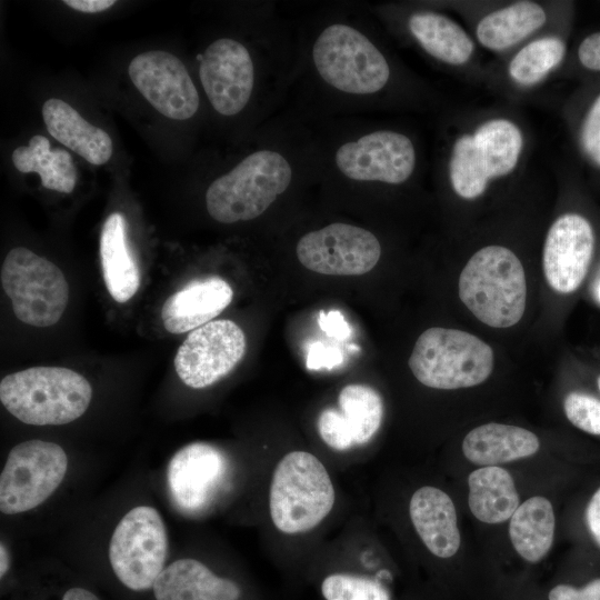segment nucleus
<instances>
[{
	"label": "nucleus",
	"mask_w": 600,
	"mask_h": 600,
	"mask_svg": "<svg viewBox=\"0 0 600 600\" xmlns=\"http://www.w3.org/2000/svg\"><path fill=\"white\" fill-rule=\"evenodd\" d=\"M298 62L287 111L304 122L363 117L388 89L392 67L356 4L327 7L296 27Z\"/></svg>",
	"instance_id": "nucleus-1"
},
{
	"label": "nucleus",
	"mask_w": 600,
	"mask_h": 600,
	"mask_svg": "<svg viewBox=\"0 0 600 600\" xmlns=\"http://www.w3.org/2000/svg\"><path fill=\"white\" fill-rule=\"evenodd\" d=\"M259 59L263 58H258L244 42L232 37L217 38L200 54L201 87L219 116L233 118L244 112L254 101L259 88L280 107L288 99L298 52L261 63Z\"/></svg>",
	"instance_id": "nucleus-2"
},
{
	"label": "nucleus",
	"mask_w": 600,
	"mask_h": 600,
	"mask_svg": "<svg viewBox=\"0 0 600 600\" xmlns=\"http://www.w3.org/2000/svg\"><path fill=\"white\" fill-rule=\"evenodd\" d=\"M92 398L89 381L74 370L33 367L1 379L0 401L13 417L32 426H59L74 421Z\"/></svg>",
	"instance_id": "nucleus-3"
},
{
	"label": "nucleus",
	"mask_w": 600,
	"mask_h": 600,
	"mask_svg": "<svg viewBox=\"0 0 600 600\" xmlns=\"http://www.w3.org/2000/svg\"><path fill=\"white\" fill-rule=\"evenodd\" d=\"M459 297L484 324L509 328L523 316L527 283L523 267L508 248L488 246L461 271Z\"/></svg>",
	"instance_id": "nucleus-4"
},
{
	"label": "nucleus",
	"mask_w": 600,
	"mask_h": 600,
	"mask_svg": "<svg viewBox=\"0 0 600 600\" xmlns=\"http://www.w3.org/2000/svg\"><path fill=\"white\" fill-rule=\"evenodd\" d=\"M334 488L328 470L312 453L296 450L277 463L269 490L274 527L286 534L316 528L332 510Z\"/></svg>",
	"instance_id": "nucleus-5"
},
{
	"label": "nucleus",
	"mask_w": 600,
	"mask_h": 600,
	"mask_svg": "<svg viewBox=\"0 0 600 600\" xmlns=\"http://www.w3.org/2000/svg\"><path fill=\"white\" fill-rule=\"evenodd\" d=\"M408 363L417 380L427 387L468 388L488 379L493 351L469 332L433 327L420 334Z\"/></svg>",
	"instance_id": "nucleus-6"
},
{
	"label": "nucleus",
	"mask_w": 600,
	"mask_h": 600,
	"mask_svg": "<svg viewBox=\"0 0 600 600\" xmlns=\"http://www.w3.org/2000/svg\"><path fill=\"white\" fill-rule=\"evenodd\" d=\"M0 278L20 321L42 328L56 324L62 317L69 286L53 262L24 247H16L4 258Z\"/></svg>",
	"instance_id": "nucleus-7"
},
{
	"label": "nucleus",
	"mask_w": 600,
	"mask_h": 600,
	"mask_svg": "<svg viewBox=\"0 0 600 600\" xmlns=\"http://www.w3.org/2000/svg\"><path fill=\"white\" fill-rule=\"evenodd\" d=\"M168 538L160 513L138 506L114 528L109 542V561L117 578L129 589L153 588L167 558Z\"/></svg>",
	"instance_id": "nucleus-8"
},
{
	"label": "nucleus",
	"mask_w": 600,
	"mask_h": 600,
	"mask_svg": "<svg viewBox=\"0 0 600 600\" xmlns=\"http://www.w3.org/2000/svg\"><path fill=\"white\" fill-rule=\"evenodd\" d=\"M68 457L57 443L28 440L14 446L0 476V510L27 512L43 503L60 486Z\"/></svg>",
	"instance_id": "nucleus-9"
},
{
	"label": "nucleus",
	"mask_w": 600,
	"mask_h": 600,
	"mask_svg": "<svg viewBox=\"0 0 600 600\" xmlns=\"http://www.w3.org/2000/svg\"><path fill=\"white\" fill-rule=\"evenodd\" d=\"M296 254L304 268L317 273L360 276L376 267L381 244L370 230L334 221L302 234Z\"/></svg>",
	"instance_id": "nucleus-10"
},
{
	"label": "nucleus",
	"mask_w": 600,
	"mask_h": 600,
	"mask_svg": "<svg viewBox=\"0 0 600 600\" xmlns=\"http://www.w3.org/2000/svg\"><path fill=\"white\" fill-rule=\"evenodd\" d=\"M246 349L244 332L236 322L210 321L190 331L176 353L174 368L186 386L207 388L230 373Z\"/></svg>",
	"instance_id": "nucleus-11"
},
{
	"label": "nucleus",
	"mask_w": 600,
	"mask_h": 600,
	"mask_svg": "<svg viewBox=\"0 0 600 600\" xmlns=\"http://www.w3.org/2000/svg\"><path fill=\"white\" fill-rule=\"evenodd\" d=\"M128 73L143 98L164 117L188 120L198 112L199 91L177 56L164 50L144 51L130 61Z\"/></svg>",
	"instance_id": "nucleus-12"
},
{
	"label": "nucleus",
	"mask_w": 600,
	"mask_h": 600,
	"mask_svg": "<svg viewBox=\"0 0 600 600\" xmlns=\"http://www.w3.org/2000/svg\"><path fill=\"white\" fill-rule=\"evenodd\" d=\"M227 457L212 444L193 442L170 460L168 487L176 507L184 514H200L216 500L228 477Z\"/></svg>",
	"instance_id": "nucleus-13"
},
{
	"label": "nucleus",
	"mask_w": 600,
	"mask_h": 600,
	"mask_svg": "<svg viewBox=\"0 0 600 600\" xmlns=\"http://www.w3.org/2000/svg\"><path fill=\"white\" fill-rule=\"evenodd\" d=\"M594 247L589 221L567 213L550 227L543 248V271L549 286L560 293H570L582 283Z\"/></svg>",
	"instance_id": "nucleus-14"
},
{
	"label": "nucleus",
	"mask_w": 600,
	"mask_h": 600,
	"mask_svg": "<svg viewBox=\"0 0 600 600\" xmlns=\"http://www.w3.org/2000/svg\"><path fill=\"white\" fill-rule=\"evenodd\" d=\"M338 403L339 410L328 408L319 414L317 428L323 442L343 451L370 441L383 418L378 391L367 384H348L341 389Z\"/></svg>",
	"instance_id": "nucleus-15"
},
{
	"label": "nucleus",
	"mask_w": 600,
	"mask_h": 600,
	"mask_svg": "<svg viewBox=\"0 0 600 600\" xmlns=\"http://www.w3.org/2000/svg\"><path fill=\"white\" fill-rule=\"evenodd\" d=\"M232 298V288L220 277L193 280L163 303V327L174 334L192 331L219 316Z\"/></svg>",
	"instance_id": "nucleus-16"
},
{
	"label": "nucleus",
	"mask_w": 600,
	"mask_h": 600,
	"mask_svg": "<svg viewBox=\"0 0 600 600\" xmlns=\"http://www.w3.org/2000/svg\"><path fill=\"white\" fill-rule=\"evenodd\" d=\"M409 513L424 546L439 558L454 556L460 547L457 512L450 497L434 487H422L411 497Z\"/></svg>",
	"instance_id": "nucleus-17"
},
{
	"label": "nucleus",
	"mask_w": 600,
	"mask_h": 600,
	"mask_svg": "<svg viewBox=\"0 0 600 600\" xmlns=\"http://www.w3.org/2000/svg\"><path fill=\"white\" fill-rule=\"evenodd\" d=\"M157 600H239V586L214 574L194 559H179L166 567L153 584Z\"/></svg>",
	"instance_id": "nucleus-18"
},
{
	"label": "nucleus",
	"mask_w": 600,
	"mask_h": 600,
	"mask_svg": "<svg viewBox=\"0 0 600 600\" xmlns=\"http://www.w3.org/2000/svg\"><path fill=\"white\" fill-rule=\"evenodd\" d=\"M42 118L56 140L89 163L101 166L111 158L113 144L110 136L89 123L68 102L58 98L47 100L42 106Z\"/></svg>",
	"instance_id": "nucleus-19"
},
{
	"label": "nucleus",
	"mask_w": 600,
	"mask_h": 600,
	"mask_svg": "<svg viewBox=\"0 0 600 600\" xmlns=\"http://www.w3.org/2000/svg\"><path fill=\"white\" fill-rule=\"evenodd\" d=\"M102 276L110 296L120 303L130 300L140 287V270L127 241V222L121 212H112L100 236Z\"/></svg>",
	"instance_id": "nucleus-20"
},
{
	"label": "nucleus",
	"mask_w": 600,
	"mask_h": 600,
	"mask_svg": "<svg viewBox=\"0 0 600 600\" xmlns=\"http://www.w3.org/2000/svg\"><path fill=\"white\" fill-rule=\"evenodd\" d=\"M461 139L487 180L508 174L516 167L522 149L519 128L504 119L488 121L472 136L464 134Z\"/></svg>",
	"instance_id": "nucleus-21"
},
{
	"label": "nucleus",
	"mask_w": 600,
	"mask_h": 600,
	"mask_svg": "<svg viewBox=\"0 0 600 600\" xmlns=\"http://www.w3.org/2000/svg\"><path fill=\"white\" fill-rule=\"evenodd\" d=\"M538 437L523 428L486 423L472 429L463 439L462 451L472 463L490 467L534 454Z\"/></svg>",
	"instance_id": "nucleus-22"
},
{
	"label": "nucleus",
	"mask_w": 600,
	"mask_h": 600,
	"mask_svg": "<svg viewBox=\"0 0 600 600\" xmlns=\"http://www.w3.org/2000/svg\"><path fill=\"white\" fill-rule=\"evenodd\" d=\"M407 29L426 53L441 62L462 64L472 54L473 42L466 31L441 13L412 12L408 17Z\"/></svg>",
	"instance_id": "nucleus-23"
},
{
	"label": "nucleus",
	"mask_w": 600,
	"mask_h": 600,
	"mask_svg": "<svg viewBox=\"0 0 600 600\" xmlns=\"http://www.w3.org/2000/svg\"><path fill=\"white\" fill-rule=\"evenodd\" d=\"M468 483L470 510L482 522L506 521L519 507L513 479L503 468L490 466L474 470Z\"/></svg>",
	"instance_id": "nucleus-24"
},
{
	"label": "nucleus",
	"mask_w": 600,
	"mask_h": 600,
	"mask_svg": "<svg viewBox=\"0 0 600 600\" xmlns=\"http://www.w3.org/2000/svg\"><path fill=\"white\" fill-rule=\"evenodd\" d=\"M11 160L20 172L38 173L46 189L70 193L77 184V168L72 157L64 149H51L44 136L36 134L27 146L16 148Z\"/></svg>",
	"instance_id": "nucleus-25"
},
{
	"label": "nucleus",
	"mask_w": 600,
	"mask_h": 600,
	"mask_svg": "<svg viewBox=\"0 0 600 600\" xmlns=\"http://www.w3.org/2000/svg\"><path fill=\"white\" fill-rule=\"evenodd\" d=\"M509 534L514 550L528 562H539L552 546L554 513L550 501L532 497L510 518Z\"/></svg>",
	"instance_id": "nucleus-26"
},
{
	"label": "nucleus",
	"mask_w": 600,
	"mask_h": 600,
	"mask_svg": "<svg viewBox=\"0 0 600 600\" xmlns=\"http://www.w3.org/2000/svg\"><path fill=\"white\" fill-rule=\"evenodd\" d=\"M544 10L522 1L487 14L477 27V37L491 50L507 49L531 34L546 22Z\"/></svg>",
	"instance_id": "nucleus-27"
},
{
	"label": "nucleus",
	"mask_w": 600,
	"mask_h": 600,
	"mask_svg": "<svg viewBox=\"0 0 600 600\" xmlns=\"http://www.w3.org/2000/svg\"><path fill=\"white\" fill-rule=\"evenodd\" d=\"M564 52L566 46L559 38L534 40L512 58L509 73L520 84H533L561 62Z\"/></svg>",
	"instance_id": "nucleus-28"
},
{
	"label": "nucleus",
	"mask_w": 600,
	"mask_h": 600,
	"mask_svg": "<svg viewBox=\"0 0 600 600\" xmlns=\"http://www.w3.org/2000/svg\"><path fill=\"white\" fill-rule=\"evenodd\" d=\"M324 600H391L389 591L377 580L350 573H332L321 583Z\"/></svg>",
	"instance_id": "nucleus-29"
},
{
	"label": "nucleus",
	"mask_w": 600,
	"mask_h": 600,
	"mask_svg": "<svg viewBox=\"0 0 600 600\" xmlns=\"http://www.w3.org/2000/svg\"><path fill=\"white\" fill-rule=\"evenodd\" d=\"M569 421L577 428L600 436V401L591 396L571 392L563 403Z\"/></svg>",
	"instance_id": "nucleus-30"
},
{
	"label": "nucleus",
	"mask_w": 600,
	"mask_h": 600,
	"mask_svg": "<svg viewBox=\"0 0 600 600\" xmlns=\"http://www.w3.org/2000/svg\"><path fill=\"white\" fill-rule=\"evenodd\" d=\"M581 142L588 157L600 166V94L584 119Z\"/></svg>",
	"instance_id": "nucleus-31"
},
{
	"label": "nucleus",
	"mask_w": 600,
	"mask_h": 600,
	"mask_svg": "<svg viewBox=\"0 0 600 600\" xmlns=\"http://www.w3.org/2000/svg\"><path fill=\"white\" fill-rule=\"evenodd\" d=\"M342 359V354L337 348L317 341L308 348L306 364L310 370L332 369L340 364Z\"/></svg>",
	"instance_id": "nucleus-32"
},
{
	"label": "nucleus",
	"mask_w": 600,
	"mask_h": 600,
	"mask_svg": "<svg viewBox=\"0 0 600 600\" xmlns=\"http://www.w3.org/2000/svg\"><path fill=\"white\" fill-rule=\"evenodd\" d=\"M549 600H600V578L590 581L581 589L569 584H558L548 596Z\"/></svg>",
	"instance_id": "nucleus-33"
},
{
	"label": "nucleus",
	"mask_w": 600,
	"mask_h": 600,
	"mask_svg": "<svg viewBox=\"0 0 600 600\" xmlns=\"http://www.w3.org/2000/svg\"><path fill=\"white\" fill-rule=\"evenodd\" d=\"M320 329L329 337L344 340L350 337L351 328L339 310L324 312L321 310L318 317Z\"/></svg>",
	"instance_id": "nucleus-34"
},
{
	"label": "nucleus",
	"mask_w": 600,
	"mask_h": 600,
	"mask_svg": "<svg viewBox=\"0 0 600 600\" xmlns=\"http://www.w3.org/2000/svg\"><path fill=\"white\" fill-rule=\"evenodd\" d=\"M578 57L584 68L600 71V32L590 34L581 42Z\"/></svg>",
	"instance_id": "nucleus-35"
},
{
	"label": "nucleus",
	"mask_w": 600,
	"mask_h": 600,
	"mask_svg": "<svg viewBox=\"0 0 600 600\" xmlns=\"http://www.w3.org/2000/svg\"><path fill=\"white\" fill-rule=\"evenodd\" d=\"M588 528L600 547V488L592 496L586 511Z\"/></svg>",
	"instance_id": "nucleus-36"
},
{
	"label": "nucleus",
	"mask_w": 600,
	"mask_h": 600,
	"mask_svg": "<svg viewBox=\"0 0 600 600\" xmlns=\"http://www.w3.org/2000/svg\"><path fill=\"white\" fill-rule=\"evenodd\" d=\"M63 3L77 11L84 13H98L111 8L114 0H64Z\"/></svg>",
	"instance_id": "nucleus-37"
},
{
	"label": "nucleus",
	"mask_w": 600,
	"mask_h": 600,
	"mask_svg": "<svg viewBox=\"0 0 600 600\" xmlns=\"http://www.w3.org/2000/svg\"><path fill=\"white\" fill-rule=\"evenodd\" d=\"M62 600H100V599L87 589L74 587V588L69 589L64 593Z\"/></svg>",
	"instance_id": "nucleus-38"
},
{
	"label": "nucleus",
	"mask_w": 600,
	"mask_h": 600,
	"mask_svg": "<svg viewBox=\"0 0 600 600\" xmlns=\"http://www.w3.org/2000/svg\"><path fill=\"white\" fill-rule=\"evenodd\" d=\"M9 554H8V551L6 549V547L3 546V543H1L0 546V577L2 578L8 569H9Z\"/></svg>",
	"instance_id": "nucleus-39"
},
{
	"label": "nucleus",
	"mask_w": 600,
	"mask_h": 600,
	"mask_svg": "<svg viewBox=\"0 0 600 600\" xmlns=\"http://www.w3.org/2000/svg\"><path fill=\"white\" fill-rule=\"evenodd\" d=\"M594 298L600 303V277L594 286Z\"/></svg>",
	"instance_id": "nucleus-40"
},
{
	"label": "nucleus",
	"mask_w": 600,
	"mask_h": 600,
	"mask_svg": "<svg viewBox=\"0 0 600 600\" xmlns=\"http://www.w3.org/2000/svg\"><path fill=\"white\" fill-rule=\"evenodd\" d=\"M598 387L600 389V377L598 378Z\"/></svg>",
	"instance_id": "nucleus-41"
}]
</instances>
